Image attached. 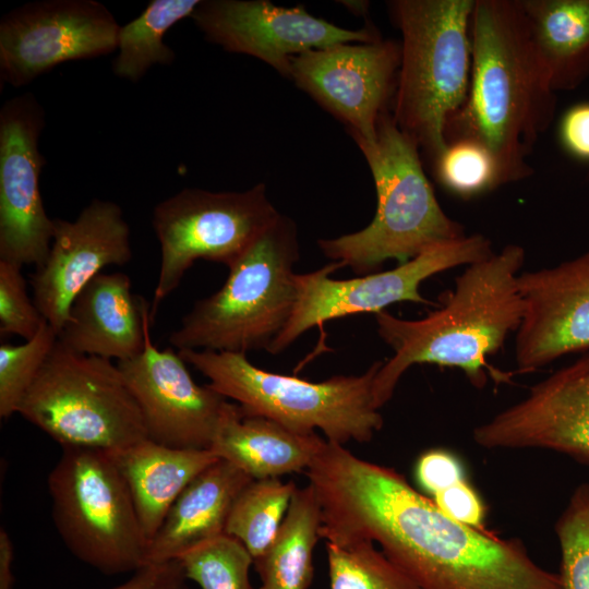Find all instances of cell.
<instances>
[{
    "mask_svg": "<svg viewBox=\"0 0 589 589\" xmlns=\"http://www.w3.org/2000/svg\"><path fill=\"white\" fill-rule=\"evenodd\" d=\"M320 538L377 543L420 589H564L521 541L445 516L395 469L329 447L309 474Z\"/></svg>",
    "mask_w": 589,
    "mask_h": 589,
    "instance_id": "1",
    "label": "cell"
},
{
    "mask_svg": "<svg viewBox=\"0 0 589 589\" xmlns=\"http://www.w3.org/2000/svg\"><path fill=\"white\" fill-rule=\"evenodd\" d=\"M466 101L449 118L446 143L473 139L496 157L504 183L532 173L527 157L552 123L556 93L519 0H474Z\"/></svg>",
    "mask_w": 589,
    "mask_h": 589,
    "instance_id": "2",
    "label": "cell"
},
{
    "mask_svg": "<svg viewBox=\"0 0 589 589\" xmlns=\"http://www.w3.org/2000/svg\"><path fill=\"white\" fill-rule=\"evenodd\" d=\"M525 259L522 247L508 244L468 265L444 305L421 320L399 318L385 310L375 314L377 333L394 351L374 378L377 409L392 398L400 377L413 364L458 368L478 388L485 385L488 375L506 380L490 366L488 358L521 323L524 302L517 279Z\"/></svg>",
    "mask_w": 589,
    "mask_h": 589,
    "instance_id": "3",
    "label": "cell"
},
{
    "mask_svg": "<svg viewBox=\"0 0 589 589\" xmlns=\"http://www.w3.org/2000/svg\"><path fill=\"white\" fill-rule=\"evenodd\" d=\"M374 179L377 206L362 230L320 239L323 254L358 275L375 273L387 260L408 262L440 243L465 237L449 218L428 180L416 142L382 113L373 142L354 140Z\"/></svg>",
    "mask_w": 589,
    "mask_h": 589,
    "instance_id": "4",
    "label": "cell"
},
{
    "mask_svg": "<svg viewBox=\"0 0 589 589\" xmlns=\"http://www.w3.org/2000/svg\"><path fill=\"white\" fill-rule=\"evenodd\" d=\"M474 0H396L401 58L393 119L431 164L446 147L445 128L467 98Z\"/></svg>",
    "mask_w": 589,
    "mask_h": 589,
    "instance_id": "5",
    "label": "cell"
},
{
    "mask_svg": "<svg viewBox=\"0 0 589 589\" xmlns=\"http://www.w3.org/2000/svg\"><path fill=\"white\" fill-rule=\"evenodd\" d=\"M299 256L297 226L279 214L229 267L221 288L182 317L170 345L178 350L267 351L294 309Z\"/></svg>",
    "mask_w": 589,
    "mask_h": 589,
    "instance_id": "6",
    "label": "cell"
},
{
    "mask_svg": "<svg viewBox=\"0 0 589 589\" xmlns=\"http://www.w3.org/2000/svg\"><path fill=\"white\" fill-rule=\"evenodd\" d=\"M178 353L243 413L271 419L293 432L311 434L318 429L328 442L345 445L370 442L383 426L373 398L383 361L361 375L311 382L257 368L244 353L192 349Z\"/></svg>",
    "mask_w": 589,
    "mask_h": 589,
    "instance_id": "7",
    "label": "cell"
},
{
    "mask_svg": "<svg viewBox=\"0 0 589 589\" xmlns=\"http://www.w3.org/2000/svg\"><path fill=\"white\" fill-rule=\"evenodd\" d=\"M17 413L61 447L118 452L148 438L118 364L57 341Z\"/></svg>",
    "mask_w": 589,
    "mask_h": 589,
    "instance_id": "8",
    "label": "cell"
},
{
    "mask_svg": "<svg viewBox=\"0 0 589 589\" xmlns=\"http://www.w3.org/2000/svg\"><path fill=\"white\" fill-rule=\"evenodd\" d=\"M47 482L53 524L77 560L107 576L145 564L148 540L110 453L63 447Z\"/></svg>",
    "mask_w": 589,
    "mask_h": 589,
    "instance_id": "9",
    "label": "cell"
},
{
    "mask_svg": "<svg viewBox=\"0 0 589 589\" xmlns=\"http://www.w3.org/2000/svg\"><path fill=\"white\" fill-rule=\"evenodd\" d=\"M279 214L263 183L242 192L185 188L158 203L152 226L160 245V265L151 321L195 261L229 268Z\"/></svg>",
    "mask_w": 589,
    "mask_h": 589,
    "instance_id": "10",
    "label": "cell"
},
{
    "mask_svg": "<svg viewBox=\"0 0 589 589\" xmlns=\"http://www.w3.org/2000/svg\"><path fill=\"white\" fill-rule=\"evenodd\" d=\"M492 254L490 240L477 233L434 245L386 272L334 279L330 275L342 265L332 262L314 272L296 274L294 309L267 352L278 354L312 327L347 315L376 314L390 304L407 301L436 305L420 292L425 279L459 265L482 261Z\"/></svg>",
    "mask_w": 589,
    "mask_h": 589,
    "instance_id": "11",
    "label": "cell"
},
{
    "mask_svg": "<svg viewBox=\"0 0 589 589\" xmlns=\"http://www.w3.org/2000/svg\"><path fill=\"white\" fill-rule=\"evenodd\" d=\"M119 28L95 0L23 4L0 21V81L22 87L63 62L111 53Z\"/></svg>",
    "mask_w": 589,
    "mask_h": 589,
    "instance_id": "12",
    "label": "cell"
},
{
    "mask_svg": "<svg viewBox=\"0 0 589 589\" xmlns=\"http://www.w3.org/2000/svg\"><path fill=\"white\" fill-rule=\"evenodd\" d=\"M400 58L395 40L338 44L293 56L290 79L342 121L353 140L373 142L394 99Z\"/></svg>",
    "mask_w": 589,
    "mask_h": 589,
    "instance_id": "13",
    "label": "cell"
},
{
    "mask_svg": "<svg viewBox=\"0 0 589 589\" xmlns=\"http://www.w3.org/2000/svg\"><path fill=\"white\" fill-rule=\"evenodd\" d=\"M44 125V109L32 93L7 100L0 110V260L21 266H41L53 236L39 188Z\"/></svg>",
    "mask_w": 589,
    "mask_h": 589,
    "instance_id": "14",
    "label": "cell"
},
{
    "mask_svg": "<svg viewBox=\"0 0 589 589\" xmlns=\"http://www.w3.org/2000/svg\"><path fill=\"white\" fill-rule=\"evenodd\" d=\"M190 17L207 40L230 52L255 57L286 77H290L293 56L381 39L375 31L342 28L301 5L285 8L267 0H200Z\"/></svg>",
    "mask_w": 589,
    "mask_h": 589,
    "instance_id": "15",
    "label": "cell"
},
{
    "mask_svg": "<svg viewBox=\"0 0 589 589\" xmlns=\"http://www.w3.org/2000/svg\"><path fill=\"white\" fill-rule=\"evenodd\" d=\"M130 227L121 207L94 199L75 220L53 219L49 253L32 274L34 302L59 334L77 293L108 265L130 262Z\"/></svg>",
    "mask_w": 589,
    "mask_h": 589,
    "instance_id": "16",
    "label": "cell"
},
{
    "mask_svg": "<svg viewBox=\"0 0 589 589\" xmlns=\"http://www.w3.org/2000/svg\"><path fill=\"white\" fill-rule=\"evenodd\" d=\"M472 437L488 449H548L589 466V354L533 385Z\"/></svg>",
    "mask_w": 589,
    "mask_h": 589,
    "instance_id": "17",
    "label": "cell"
},
{
    "mask_svg": "<svg viewBox=\"0 0 589 589\" xmlns=\"http://www.w3.org/2000/svg\"><path fill=\"white\" fill-rule=\"evenodd\" d=\"M185 363L172 347L157 349L148 328L143 351L117 364L149 440L177 448L209 449L228 399L208 384L197 385Z\"/></svg>",
    "mask_w": 589,
    "mask_h": 589,
    "instance_id": "18",
    "label": "cell"
},
{
    "mask_svg": "<svg viewBox=\"0 0 589 589\" xmlns=\"http://www.w3.org/2000/svg\"><path fill=\"white\" fill-rule=\"evenodd\" d=\"M524 302L516 332L518 373L589 349V250L557 266L518 275Z\"/></svg>",
    "mask_w": 589,
    "mask_h": 589,
    "instance_id": "19",
    "label": "cell"
},
{
    "mask_svg": "<svg viewBox=\"0 0 589 589\" xmlns=\"http://www.w3.org/2000/svg\"><path fill=\"white\" fill-rule=\"evenodd\" d=\"M148 304L132 293L124 273H100L77 293L58 334L67 349L118 362L140 354L151 326Z\"/></svg>",
    "mask_w": 589,
    "mask_h": 589,
    "instance_id": "20",
    "label": "cell"
},
{
    "mask_svg": "<svg viewBox=\"0 0 589 589\" xmlns=\"http://www.w3.org/2000/svg\"><path fill=\"white\" fill-rule=\"evenodd\" d=\"M252 480L223 459L204 469L170 507L148 543L145 563L178 560L197 545L225 534L231 506Z\"/></svg>",
    "mask_w": 589,
    "mask_h": 589,
    "instance_id": "21",
    "label": "cell"
},
{
    "mask_svg": "<svg viewBox=\"0 0 589 589\" xmlns=\"http://www.w3.org/2000/svg\"><path fill=\"white\" fill-rule=\"evenodd\" d=\"M325 443L316 432H293L227 401L209 450L259 480L305 471Z\"/></svg>",
    "mask_w": 589,
    "mask_h": 589,
    "instance_id": "22",
    "label": "cell"
},
{
    "mask_svg": "<svg viewBox=\"0 0 589 589\" xmlns=\"http://www.w3.org/2000/svg\"><path fill=\"white\" fill-rule=\"evenodd\" d=\"M110 455L127 482L148 543L185 486L219 459L209 449L170 447L149 438Z\"/></svg>",
    "mask_w": 589,
    "mask_h": 589,
    "instance_id": "23",
    "label": "cell"
},
{
    "mask_svg": "<svg viewBox=\"0 0 589 589\" xmlns=\"http://www.w3.org/2000/svg\"><path fill=\"white\" fill-rule=\"evenodd\" d=\"M554 92L589 77V0H519Z\"/></svg>",
    "mask_w": 589,
    "mask_h": 589,
    "instance_id": "24",
    "label": "cell"
},
{
    "mask_svg": "<svg viewBox=\"0 0 589 589\" xmlns=\"http://www.w3.org/2000/svg\"><path fill=\"white\" fill-rule=\"evenodd\" d=\"M321 509L313 486L297 488L288 512L267 550L253 565L265 589H308L313 552L320 538Z\"/></svg>",
    "mask_w": 589,
    "mask_h": 589,
    "instance_id": "25",
    "label": "cell"
},
{
    "mask_svg": "<svg viewBox=\"0 0 589 589\" xmlns=\"http://www.w3.org/2000/svg\"><path fill=\"white\" fill-rule=\"evenodd\" d=\"M200 0H152L134 20L120 26L115 75L133 83L155 64L169 65L176 55L164 37L176 23L191 16Z\"/></svg>",
    "mask_w": 589,
    "mask_h": 589,
    "instance_id": "26",
    "label": "cell"
},
{
    "mask_svg": "<svg viewBox=\"0 0 589 589\" xmlns=\"http://www.w3.org/2000/svg\"><path fill=\"white\" fill-rule=\"evenodd\" d=\"M297 488L279 478L250 481L231 506L225 534L240 541L253 561L260 557L275 538Z\"/></svg>",
    "mask_w": 589,
    "mask_h": 589,
    "instance_id": "27",
    "label": "cell"
},
{
    "mask_svg": "<svg viewBox=\"0 0 589 589\" xmlns=\"http://www.w3.org/2000/svg\"><path fill=\"white\" fill-rule=\"evenodd\" d=\"M325 548L330 589H420L372 541L325 542Z\"/></svg>",
    "mask_w": 589,
    "mask_h": 589,
    "instance_id": "28",
    "label": "cell"
},
{
    "mask_svg": "<svg viewBox=\"0 0 589 589\" xmlns=\"http://www.w3.org/2000/svg\"><path fill=\"white\" fill-rule=\"evenodd\" d=\"M432 166L438 182L461 197H471L504 183L494 154L473 139L448 141Z\"/></svg>",
    "mask_w": 589,
    "mask_h": 589,
    "instance_id": "29",
    "label": "cell"
},
{
    "mask_svg": "<svg viewBox=\"0 0 589 589\" xmlns=\"http://www.w3.org/2000/svg\"><path fill=\"white\" fill-rule=\"evenodd\" d=\"M178 560L189 581L201 589H254L249 575L253 557L228 534L204 542Z\"/></svg>",
    "mask_w": 589,
    "mask_h": 589,
    "instance_id": "30",
    "label": "cell"
},
{
    "mask_svg": "<svg viewBox=\"0 0 589 589\" xmlns=\"http://www.w3.org/2000/svg\"><path fill=\"white\" fill-rule=\"evenodd\" d=\"M58 341L57 332L46 321L37 334L21 345L0 346V417L17 413L29 386Z\"/></svg>",
    "mask_w": 589,
    "mask_h": 589,
    "instance_id": "31",
    "label": "cell"
},
{
    "mask_svg": "<svg viewBox=\"0 0 589 589\" xmlns=\"http://www.w3.org/2000/svg\"><path fill=\"white\" fill-rule=\"evenodd\" d=\"M564 589H589V483L577 485L555 524Z\"/></svg>",
    "mask_w": 589,
    "mask_h": 589,
    "instance_id": "32",
    "label": "cell"
},
{
    "mask_svg": "<svg viewBox=\"0 0 589 589\" xmlns=\"http://www.w3.org/2000/svg\"><path fill=\"white\" fill-rule=\"evenodd\" d=\"M19 264L0 260V334L33 338L46 322L27 294Z\"/></svg>",
    "mask_w": 589,
    "mask_h": 589,
    "instance_id": "33",
    "label": "cell"
},
{
    "mask_svg": "<svg viewBox=\"0 0 589 589\" xmlns=\"http://www.w3.org/2000/svg\"><path fill=\"white\" fill-rule=\"evenodd\" d=\"M414 476L418 484L432 496L466 480L460 460L445 449H430L420 455Z\"/></svg>",
    "mask_w": 589,
    "mask_h": 589,
    "instance_id": "34",
    "label": "cell"
},
{
    "mask_svg": "<svg viewBox=\"0 0 589 589\" xmlns=\"http://www.w3.org/2000/svg\"><path fill=\"white\" fill-rule=\"evenodd\" d=\"M432 501L448 518L473 528L484 529L485 506L467 480L437 492Z\"/></svg>",
    "mask_w": 589,
    "mask_h": 589,
    "instance_id": "35",
    "label": "cell"
},
{
    "mask_svg": "<svg viewBox=\"0 0 589 589\" xmlns=\"http://www.w3.org/2000/svg\"><path fill=\"white\" fill-rule=\"evenodd\" d=\"M179 560L149 562L133 572L124 582L110 589H190Z\"/></svg>",
    "mask_w": 589,
    "mask_h": 589,
    "instance_id": "36",
    "label": "cell"
},
{
    "mask_svg": "<svg viewBox=\"0 0 589 589\" xmlns=\"http://www.w3.org/2000/svg\"><path fill=\"white\" fill-rule=\"evenodd\" d=\"M558 136L567 153L589 161V101L577 104L563 115Z\"/></svg>",
    "mask_w": 589,
    "mask_h": 589,
    "instance_id": "37",
    "label": "cell"
},
{
    "mask_svg": "<svg viewBox=\"0 0 589 589\" xmlns=\"http://www.w3.org/2000/svg\"><path fill=\"white\" fill-rule=\"evenodd\" d=\"M14 545L2 527L0 529V589H13L15 578L13 574Z\"/></svg>",
    "mask_w": 589,
    "mask_h": 589,
    "instance_id": "38",
    "label": "cell"
},
{
    "mask_svg": "<svg viewBox=\"0 0 589 589\" xmlns=\"http://www.w3.org/2000/svg\"><path fill=\"white\" fill-rule=\"evenodd\" d=\"M344 3L347 8L351 9L352 12L361 14L365 13L369 5L365 1H344Z\"/></svg>",
    "mask_w": 589,
    "mask_h": 589,
    "instance_id": "39",
    "label": "cell"
},
{
    "mask_svg": "<svg viewBox=\"0 0 589 589\" xmlns=\"http://www.w3.org/2000/svg\"><path fill=\"white\" fill-rule=\"evenodd\" d=\"M259 589H265V588H263V587L261 586Z\"/></svg>",
    "mask_w": 589,
    "mask_h": 589,
    "instance_id": "40",
    "label": "cell"
}]
</instances>
